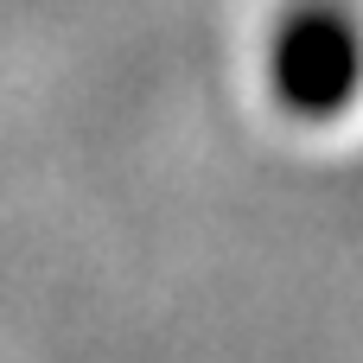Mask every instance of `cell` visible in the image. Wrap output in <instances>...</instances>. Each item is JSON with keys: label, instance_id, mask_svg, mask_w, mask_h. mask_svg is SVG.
Returning <instances> with one entry per match:
<instances>
[{"label": "cell", "instance_id": "cell-1", "mask_svg": "<svg viewBox=\"0 0 363 363\" xmlns=\"http://www.w3.org/2000/svg\"><path fill=\"white\" fill-rule=\"evenodd\" d=\"M268 83L306 121L345 115L351 96L363 89V32H357V19L345 6H332V0H300L274 26Z\"/></svg>", "mask_w": 363, "mask_h": 363}]
</instances>
